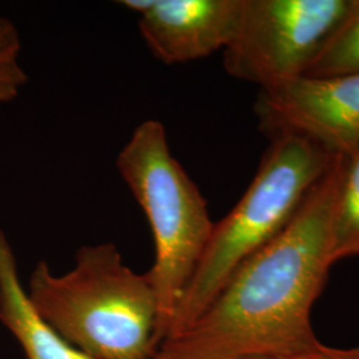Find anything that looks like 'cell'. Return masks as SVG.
Instances as JSON below:
<instances>
[{
	"label": "cell",
	"mask_w": 359,
	"mask_h": 359,
	"mask_svg": "<svg viewBox=\"0 0 359 359\" xmlns=\"http://www.w3.org/2000/svg\"><path fill=\"white\" fill-rule=\"evenodd\" d=\"M345 156L337 154L293 219L233 273L205 311L154 359L311 354V310L333 266L332 217Z\"/></svg>",
	"instance_id": "cell-1"
},
{
	"label": "cell",
	"mask_w": 359,
	"mask_h": 359,
	"mask_svg": "<svg viewBox=\"0 0 359 359\" xmlns=\"http://www.w3.org/2000/svg\"><path fill=\"white\" fill-rule=\"evenodd\" d=\"M27 294L51 330L92 359L154 357L160 313L149 274L130 269L112 243L80 248L63 274L39 262Z\"/></svg>",
	"instance_id": "cell-2"
},
{
	"label": "cell",
	"mask_w": 359,
	"mask_h": 359,
	"mask_svg": "<svg viewBox=\"0 0 359 359\" xmlns=\"http://www.w3.org/2000/svg\"><path fill=\"white\" fill-rule=\"evenodd\" d=\"M270 140L244 196L226 217L215 224L165 339L192 325L233 273L289 225L337 156L298 136Z\"/></svg>",
	"instance_id": "cell-3"
},
{
	"label": "cell",
	"mask_w": 359,
	"mask_h": 359,
	"mask_svg": "<svg viewBox=\"0 0 359 359\" xmlns=\"http://www.w3.org/2000/svg\"><path fill=\"white\" fill-rule=\"evenodd\" d=\"M121 179L145 213L154 234V261L148 270L158 302V346L205 252L215 222L206 201L172 156L167 130L147 120L117 157Z\"/></svg>",
	"instance_id": "cell-4"
},
{
	"label": "cell",
	"mask_w": 359,
	"mask_h": 359,
	"mask_svg": "<svg viewBox=\"0 0 359 359\" xmlns=\"http://www.w3.org/2000/svg\"><path fill=\"white\" fill-rule=\"evenodd\" d=\"M355 0H243L234 36L224 50L231 76L261 90L305 75Z\"/></svg>",
	"instance_id": "cell-5"
},
{
	"label": "cell",
	"mask_w": 359,
	"mask_h": 359,
	"mask_svg": "<svg viewBox=\"0 0 359 359\" xmlns=\"http://www.w3.org/2000/svg\"><path fill=\"white\" fill-rule=\"evenodd\" d=\"M256 114L270 139L298 136L348 156L359 145V75L302 76L261 90Z\"/></svg>",
	"instance_id": "cell-6"
},
{
	"label": "cell",
	"mask_w": 359,
	"mask_h": 359,
	"mask_svg": "<svg viewBox=\"0 0 359 359\" xmlns=\"http://www.w3.org/2000/svg\"><path fill=\"white\" fill-rule=\"evenodd\" d=\"M243 0H124L139 15L142 39L165 65L188 63L225 50Z\"/></svg>",
	"instance_id": "cell-7"
},
{
	"label": "cell",
	"mask_w": 359,
	"mask_h": 359,
	"mask_svg": "<svg viewBox=\"0 0 359 359\" xmlns=\"http://www.w3.org/2000/svg\"><path fill=\"white\" fill-rule=\"evenodd\" d=\"M353 256H359V145L344 158L332 217L334 264Z\"/></svg>",
	"instance_id": "cell-8"
},
{
	"label": "cell",
	"mask_w": 359,
	"mask_h": 359,
	"mask_svg": "<svg viewBox=\"0 0 359 359\" xmlns=\"http://www.w3.org/2000/svg\"><path fill=\"white\" fill-rule=\"evenodd\" d=\"M347 75H359V0H355L346 19L327 39L304 77L326 79Z\"/></svg>",
	"instance_id": "cell-9"
},
{
	"label": "cell",
	"mask_w": 359,
	"mask_h": 359,
	"mask_svg": "<svg viewBox=\"0 0 359 359\" xmlns=\"http://www.w3.org/2000/svg\"><path fill=\"white\" fill-rule=\"evenodd\" d=\"M26 81L20 63L0 65V105L13 100Z\"/></svg>",
	"instance_id": "cell-10"
},
{
	"label": "cell",
	"mask_w": 359,
	"mask_h": 359,
	"mask_svg": "<svg viewBox=\"0 0 359 359\" xmlns=\"http://www.w3.org/2000/svg\"><path fill=\"white\" fill-rule=\"evenodd\" d=\"M20 38L16 27L0 16V65L19 63Z\"/></svg>",
	"instance_id": "cell-11"
},
{
	"label": "cell",
	"mask_w": 359,
	"mask_h": 359,
	"mask_svg": "<svg viewBox=\"0 0 359 359\" xmlns=\"http://www.w3.org/2000/svg\"><path fill=\"white\" fill-rule=\"evenodd\" d=\"M314 359H359V347L338 348L322 345L314 353Z\"/></svg>",
	"instance_id": "cell-12"
},
{
	"label": "cell",
	"mask_w": 359,
	"mask_h": 359,
	"mask_svg": "<svg viewBox=\"0 0 359 359\" xmlns=\"http://www.w3.org/2000/svg\"><path fill=\"white\" fill-rule=\"evenodd\" d=\"M240 359H314V353L311 354H258V355H249Z\"/></svg>",
	"instance_id": "cell-13"
},
{
	"label": "cell",
	"mask_w": 359,
	"mask_h": 359,
	"mask_svg": "<svg viewBox=\"0 0 359 359\" xmlns=\"http://www.w3.org/2000/svg\"><path fill=\"white\" fill-rule=\"evenodd\" d=\"M86 359H92V358H90V357H88V355H87V357H86ZM152 359H154V357Z\"/></svg>",
	"instance_id": "cell-14"
}]
</instances>
